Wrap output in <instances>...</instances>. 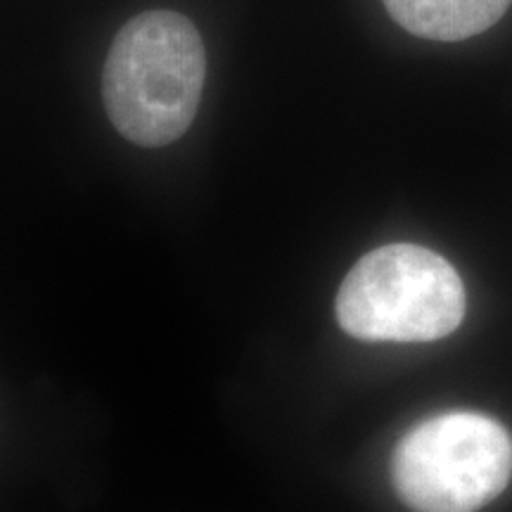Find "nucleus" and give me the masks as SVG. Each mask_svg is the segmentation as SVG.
Here are the masks:
<instances>
[{
	"instance_id": "nucleus-1",
	"label": "nucleus",
	"mask_w": 512,
	"mask_h": 512,
	"mask_svg": "<svg viewBox=\"0 0 512 512\" xmlns=\"http://www.w3.org/2000/svg\"><path fill=\"white\" fill-rule=\"evenodd\" d=\"M207 55L181 12L150 10L114 36L102 100L112 126L140 147H164L188 131L200 110Z\"/></svg>"
},
{
	"instance_id": "nucleus-2",
	"label": "nucleus",
	"mask_w": 512,
	"mask_h": 512,
	"mask_svg": "<svg viewBox=\"0 0 512 512\" xmlns=\"http://www.w3.org/2000/svg\"><path fill=\"white\" fill-rule=\"evenodd\" d=\"M465 287L444 256L418 245H387L351 268L337 294L344 332L373 342H434L465 318Z\"/></svg>"
},
{
	"instance_id": "nucleus-3",
	"label": "nucleus",
	"mask_w": 512,
	"mask_h": 512,
	"mask_svg": "<svg viewBox=\"0 0 512 512\" xmlns=\"http://www.w3.org/2000/svg\"><path fill=\"white\" fill-rule=\"evenodd\" d=\"M512 439L501 422L453 411L415 425L392 460L396 494L415 512H477L508 486Z\"/></svg>"
},
{
	"instance_id": "nucleus-4",
	"label": "nucleus",
	"mask_w": 512,
	"mask_h": 512,
	"mask_svg": "<svg viewBox=\"0 0 512 512\" xmlns=\"http://www.w3.org/2000/svg\"><path fill=\"white\" fill-rule=\"evenodd\" d=\"M408 34L427 41H465L503 19L512 0H382Z\"/></svg>"
}]
</instances>
